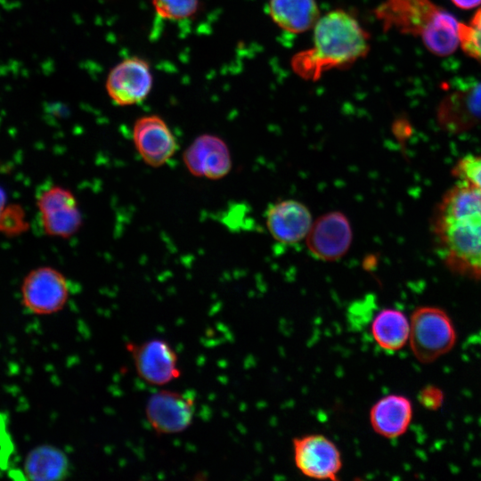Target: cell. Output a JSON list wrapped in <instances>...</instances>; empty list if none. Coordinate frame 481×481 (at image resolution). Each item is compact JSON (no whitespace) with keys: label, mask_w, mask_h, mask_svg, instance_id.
<instances>
[{"label":"cell","mask_w":481,"mask_h":481,"mask_svg":"<svg viewBox=\"0 0 481 481\" xmlns=\"http://www.w3.org/2000/svg\"><path fill=\"white\" fill-rule=\"evenodd\" d=\"M25 209L18 203L6 204L0 214V234L17 237L29 230Z\"/></svg>","instance_id":"cell-21"},{"label":"cell","mask_w":481,"mask_h":481,"mask_svg":"<svg viewBox=\"0 0 481 481\" xmlns=\"http://www.w3.org/2000/svg\"><path fill=\"white\" fill-rule=\"evenodd\" d=\"M459 39L462 51L481 63V8L468 23L461 22Z\"/></svg>","instance_id":"cell-20"},{"label":"cell","mask_w":481,"mask_h":481,"mask_svg":"<svg viewBox=\"0 0 481 481\" xmlns=\"http://www.w3.org/2000/svg\"><path fill=\"white\" fill-rule=\"evenodd\" d=\"M457 7L469 10L477 7L481 4V0H451Z\"/></svg>","instance_id":"cell-25"},{"label":"cell","mask_w":481,"mask_h":481,"mask_svg":"<svg viewBox=\"0 0 481 481\" xmlns=\"http://www.w3.org/2000/svg\"><path fill=\"white\" fill-rule=\"evenodd\" d=\"M152 81L149 62L133 56L124 59L111 69L105 87L115 104L130 106L142 102L148 96Z\"/></svg>","instance_id":"cell-12"},{"label":"cell","mask_w":481,"mask_h":481,"mask_svg":"<svg viewBox=\"0 0 481 481\" xmlns=\"http://www.w3.org/2000/svg\"><path fill=\"white\" fill-rule=\"evenodd\" d=\"M420 404L428 410H437L444 402V394L436 387L427 386L419 394Z\"/></svg>","instance_id":"cell-24"},{"label":"cell","mask_w":481,"mask_h":481,"mask_svg":"<svg viewBox=\"0 0 481 481\" xmlns=\"http://www.w3.org/2000/svg\"><path fill=\"white\" fill-rule=\"evenodd\" d=\"M265 217L271 236L287 245L297 244L306 239L314 222L309 208L292 199L270 204Z\"/></svg>","instance_id":"cell-15"},{"label":"cell","mask_w":481,"mask_h":481,"mask_svg":"<svg viewBox=\"0 0 481 481\" xmlns=\"http://www.w3.org/2000/svg\"><path fill=\"white\" fill-rule=\"evenodd\" d=\"M40 224L45 234L67 239L82 225V213L73 192L53 185L43 190L37 199Z\"/></svg>","instance_id":"cell-7"},{"label":"cell","mask_w":481,"mask_h":481,"mask_svg":"<svg viewBox=\"0 0 481 481\" xmlns=\"http://www.w3.org/2000/svg\"><path fill=\"white\" fill-rule=\"evenodd\" d=\"M369 36L359 21L344 10L321 16L314 26L312 45L291 60L294 72L316 81L326 71L347 67L369 52Z\"/></svg>","instance_id":"cell-2"},{"label":"cell","mask_w":481,"mask_h":481,"mask_svg":"<svg viewBox=\"0 0 481 481\" xmlns=\"http://www.w3.org/2000/svg\"><path fill=\"white\" fill-rule=\"evenodd\" d=\"M457 336L450 316L436 306H420L410 319V346L415 358L430 363L450 352Z\"/></svg>","instance_id":"cell-4"},{"label":"cell","mask_w":481,"mask_h":481,"mask_svg":"<svg viewBox=\"0 0 481 481\" xmlns=\"http://www.w3.org/2000/svg\"><path fill=\"white\" fill-rule=\"evenodd\" d=\"M439 126L451 134L481 126V81H471L449 90L436 110Z\"/></svg>","instance_id":"cell-9"},{"label":"cell","mask_w":481,"mask_h":481,"mask_svg":"<svg viewBox=\"0 0 481 481\" xmlns=\"http://www.w3.org/2000/svg\"><path fill=\"white\" fill-rule=\"evenodd\" d=\"M132 133L138 154L150 167H159L165 165L178 149L173 132L158 115H145L137 118Z\"/></svg>","instance_id":"cell-13"},{"label":"cell","mask_w":481,"mask_h":481,"mask_svg":"<svg viewBox=\"0 0 481 481\" xmlns=\"http://www.w3.org/2000/svg\"><path fill=\"white\" fill-rule=\"evenodd\" d=\"M183 163L194 176L219 180L232 167L228 145L220 137L204 134L198 136L183 151Z\"/></svg>","instance_id":"cell-14"},{"label":"cell","mask_w":481,"mask_h":481,"mask_svg":"<svg viewBox=\"0 0 481 481\" xmlns=\"http://www.w3.org/2000/svg\"><path fill=\"white\" fill-rule=\"evenodd\" d=\"M374 16L384 31L415 37L437 56L450 55L460 45L461 22L432 0H383Z\"/></svg>","instance_id":"cell-3"},{"label":"cell","mask_w":481,"mask_h":481,"mask_svg":"<svg viewBox=\"0 0 481 481\" xmlns=\"http://www.w3.org/2000/svg\"><path fill=\"white\" fill-rule=\"evenodd\" d=\"M452 175L460 182L481 189V153L466 155L454 165Z\"/></svg>","instance_id":"cell-23"},{"label":"cell","mask_w":481,"mask_h":481,"mask_svg":"<svg viewBox=\"0 0 481 481\" xmlns=\"http://www.w3.org/2000/svg\"><path fill=\"white\" fill-rule=\"evenodd\" d=\"M156 12L163 19L182 20L195 15L199 0H151Z\"/></svg>","instance_id":"cell-22"},{"label":"cell","mask_w":481,"mask_h":481,"mask_svg":"<svg viewBox=\"0 0 481 481\" xmlns=\"http://www.w3.org/2000/svg\"><path fill=\"white\" fill-rule=\"evenodd\" d=\"M70 461L61 448L48 444L33 447L22 464L25 478L36 481L62 480L70 474Z\"/></svg>","instance_id":"cell-17"},{"label":"cell","mask_w":481,"mask_h":481,"mask_svg":"<svg viewBox=\"0 0 481 481\" xmlns=\"http://www.w3.org/2000/svg\"><path fill=\"white\" fill-rule=\"evenodd\" d=\"M66 276L51 266L29 271L20 285V301L24 310L34 315H51L61 311L69 298Z\"/></svg>","instance_id":"cell-5"},{"label":"cell","mask_w":481,"mask_h":481,"mask_svg":"<svg viewBox=\"0 0 481 481\" xmlns=\"http://www.w3.org/2000/svg\"><path fill=\"white\" fill-rule=\"evenodd\" d=\"M305 240L314 258L325 262L339 260L352 245L351 223L341 211L327 212L313 222Z\"/></svg>","instance_id":"cell-10"},{"label":"cell","mask_w":481,"mask_h":481,"mask_svg":"<svg viewBox=\"0 0 481 481\" xmlns=\"http://www.w3.org/2000/svg\"><path fill=\"white\" fill-rule=\"evenodd\" d=\"M6 193L4 190L0 187V214L6 205Z\"/></svg>","instance_id":"cell-26"},{"label":"cell","mask_w":481,"mask_h":481,"mask_svg":"<svg viewBox=\"0 0 481 481\" xmlns=\"http://www.w3.org/2000/svg\"><path fill=\"white\" fill-rule=\"evenodd\" d=\"M371 333L379 347L397 351L409 340L410 321L397 309L384 308L374 316Z\"/></svg>","instance_id":"cell-19"},{"label":"cell","mask_w":481,"mask_h":481,"mask_svg":"<svg viewBox=\"0 0 481 481\" xmlns=\"http://www.w3.org/2000/svg\"><path fill=\"white\" fill-rule=\"evenodd\" d=\"M432 233L448 269L481 280V189L463 182L449 189L435 210Z\"/></svg>","instance_id":"cell-1"},{"label":"cell","mask_w":481,"mask_h":481,"mask_svg":"<svg viewBox=\"0 0 481 481\" xmlns=\"http://www.w3.org/2000/svg\"><path fill=\"white\" fill-rule=\"evenodd\" d=\"M293 460L306 477L337 480L343 462L337 444L322 434H307L292 440Z\"/></svg>","instance_id":"cell-6"},{"label":"cell","mask_w":481,"mask_h":481,"mask_svg":"<svg viewBox=\"0 0 481 481\" xmlns=\"http://www.w3.org/2000/svg\"><path fill=\"white\" fill-rule=\"evenodd\" d=\"M195 414L193 398L177 391L159 390L147 400L145 415L148 423L159 435L183 432Z\"/></svg>","instance_id":"cell-11"},{"label":"cell","mask_w":481,"mask_h":481,"mask_svg":"<svg viewBox=\"0 0 481 481\" xmlns=\"http://www.w3.org/2000/svg\"><path fill=\"white\" fill-rule=\"evenodd\" d=\"M268 13L278 27L291 33L307 31L321 17L315 0H270Z\"/></svg>","instance_id":"cell-18"},{"label":"cell","mask_w":481,"mask_h":481,"mask_svg":"<svg viewBox=\"0 0 481 481\" xmlns=\"http://www.w3.org/2000/svg\"><path fill=\"white\" fill-rule=\"evenodd\" d=\"M412 419V404L401 395H387L379 399L370 409L369 420L375 433L388 438H397L408 429Z\"/></svg>","instance_id":"cell-16"},{"label":"cell","mask_w":481,"mask_h":481,"mask_svg":"<svg viewBox=\"0 0 481 481\" xmlns=\"http://www.w3.org/2000/svg\"><path fill=\"white\" fill-rule=\"evenodd\" d=\"M137 375L153 386H165L181 376L178 356L163 338H151L141 343L126 344Z\"/></svg>","instance_id":"cell-8"}]
</instances>
